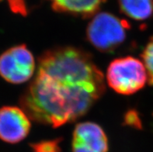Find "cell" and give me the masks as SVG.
Returning a JSON list of instances; mask_svg holds the SVG:
<instances>
[{"label": "cell", "instance_id": "cell-1", "mask_svg": "<svg viewBox=\"0 0 153 152\" xmlns=\"http://www.w3.org/2000/svg\"><path fill=\"white\" fill-rule=\"evenodd\" d=\"M104 91L103 73L89 53L59 47L39 58L37 72L19 102L30 119L58 127L85 115Z\"/></svg>", "mask_w": 153, "mask_h": 152}, {"label": "cell", "instance_id": "cell-2", "mask_svg": "<svg viewBox=\"0 0 153 152\" xmlns=\"http://www.w3.org/2000/svg\"><path fill=\"white\" fill-rule=\"evenodd\" d=\"M129 24L107 12L96 13L86 30L87 40L96 49L103 52L114 50L127 37Z\"/></svg>", "mask_w": 153, "mask_h": 152}, {"label": "cell", "instance_id": "cell-3", "mask_svg": "<svg viewBox=\"0 0 153 152\" xmlns=\"http://www.w3.org/2000/svg\"><path fill=\"white\" fill-rule=\"evenodd\" d=\"M107 84L116 93L131 95L143 89L148 81L146 67L138 58L131 56L111 62L106 75Z\"/></svg>", "mask_w": 153, "mask_h": 152}, {"label": "cell", "instance_id": "cell-4", "mask_svg": "<svg viewBox=\"0 0 153 152\" xmlns=\"http://www.w3.org/2000/svg\"><path fill=\"white\" fill-rule=\"evenodd\" d=\"M35 68L34 58L25 45L13 47L0 55V75L8 82H26L33 77Z\"/></svg>", "mask_w": 153, "mask_h": 152}, {"label": "cell", "instance_id": "cell-5", "mask_svg": "<svg viewBox=\"0 0 153 152\" xmlns=\"http://www.w3.org/2000/svg\"><path fill=\"white\" fill-rule=\"evenodd\" d=\"M29 116L21 108L3 106L0 109V139L9 144H16L27 137L30 130Z\"/></svg>", "mask_w": 153, "mask_h": 152}, {"label": "cell", "instance_id": "cell-6", "mask_svg": "<svg viewBox=\"0 0 153 152\" xmlns=\"http://www.w3.org/2000/svg\"><path fill=\"white\" fill-rule=\"evenodd\" d=\"M108 139L100 125L83 122L76 126L72 134V152H107Z\"/></svg>", "mask_w": 153, "mask_h": 152}, {"label": "cell", "instance_id": "cell-7", "mask_svg": "<svg viewBox=\"0 0 153 152\" xmlns=\"http://www.w3.org/2000/svg\"><path fill=\"white\" fill-rule=\"evenodd\" d=\"M53 10L59 13L89 17L94 16L106 0H48Z\"/></svg>", "mask_w": 153, "mask_h": 152}, {"label": "cell", "instance_id": "cell-8", "mask_svg": "<svg viewBox=\"0 0 153 152\" xmlns=\"http://www.w3.org/2000/svg\"><path fill=\"white\" fill-rule=\"evenodd\" d=\"M119 7L127 16L138 21L153 15V0H118Z\"/></svg>", "mask_w": 153, "mask_h": 152}, {"label": "cell", "instance_id": "cell-9", "mask_svg": "<svg viewBox=\"0 0 153 152\" xmlns=\"http://www.w3.org/2000/svg\"><path fill=\"white\" fill-rule=\"evenodd\" d=\"M143 64L148 74V82L153 85V36L143 49L142 54Z\"/></svg>", "mask_w": 153, "mask_h": 152}, {"label": "cell", "instance_id": "cell-10", "mask_svg": "<svg viewBox=\"0 0 153 152\" xmlns=\"http://www.w3.org/2000/svg\"><path fill=\"white\" fill-rule=\"evenodd\" d=\"M61 139L48 140L31 144L32 152H61Z\"/></svg>", "mask_w": 153, "mask_h": 152}, {"label": "cell", "instance_id": "cell-11", "mask_svg": "<svg viewBox=\"0 0 153 152\" xmlns=\"http://www.w3.org/2000/svg\"><path fill=\"white\" fill-rule=\"evenodd\" d=\"M124 122L126 124L135 128L142 127V122L138 115V113L134 110H130L128 112L124 117Z\"/></svg>", "mask_w": 153, "mask_h": 152}]
</instances>
